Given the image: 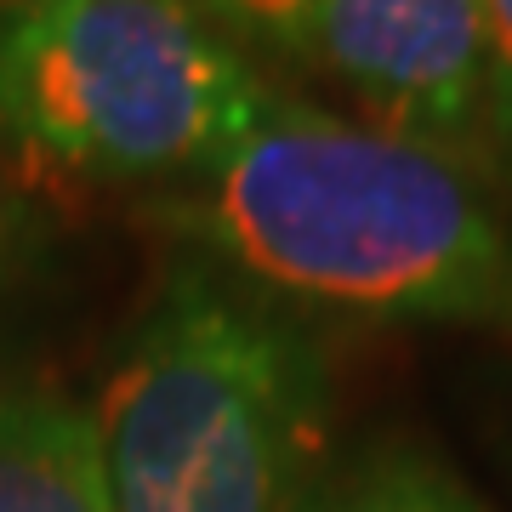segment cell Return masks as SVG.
Masks as SVG:
<instances>
[{"mask_svg":"<svg viewBox=\"0 0 512 512\" xmlns=\"http://www.w3.org/2000/svg\"><path fill=\"white\" fill-rule=\"evenodd\" d=\"M194 183V239L274 302L512 325V234L439 148L274 97Z\"/></svg>","mask_w":512,"mask_h":512,"instance_id":"cell-1","label":"cell"},{"mask_svg":"<svg viewBox=\"0 0 512 512\" xmlns=\"http://www.w3.org/2000/svg\"><path fill=\"white\" fill-rule=\"evenodd\" d=\"M325 359L274 296L177 268L97 393L114 512H308Z\"/></svg>","mask_w":512,"mask_h":512,"instance_id":"cell-2","label":"cell"},{"mask_svg":"<svg viewBox=\"0 0 512 512\" xmlns=\"http://www.w3.org/2000/svg\"><path fill=\"white\" fill-rule=\"evenodd\" d=\"M268 103L188 0H0V165L29 194L205 177Z\"/></svg>","mask_w":512,"mask_h":512,"instance_id":"cell-3","label":"cell"},{"mask_svg":"<svg viewBox=\"0 0 512 512\" xmlns=\"http://www.w3.org/2000/svg\"><path fill=\"white\" fill-rule=\"evenodd\" d=\"M302 57L387 137L439 148L450 160L484 143L478 0H319Z\"/></svg>","mask_w":512,"mask_h":512,"instance_id":"cell-4","label":"cell"},{"mask_svg":"<svg viewBox=\"0 0 512 512\" xmlns=\"http://www.w3.org/2000/svg\"><path fill=\"white\" fill-rule=\"evenodd\" d=\"M0 512H114L92 410L0 393Z\"/></svg>","mask_w":512,"mask_h":512,"instance_id":"cell-5","label":"cell"},{"mask_svg":"<svg viewBox=\"0 0 512 512\" xmlns=\"http://www.w3.org/2000/svg\"><path fill=\"white\" fill-rule=\"evenodd\" d=\"M308 512H490L439 456L416 444H370L325 473Z\"/></svg>","mask_w":512,"mask_h":512,"instance_id":"cell-6","label":"cell"},{"mask_svg":"<svg viewBox=\"0 0 512 512\" xmlns=\"http://www.w3.org/2000/svg\"><path fill=\"white\" fill-rule=\"evenodd\" d=\"M484 12V143L478 154L512 188V0H478Z\"/></svg>","mask_w":512,"mask_h":512,"instance_id":"cell-7","label":"cell"},{"mask_svg":"<svg viewBox=\"0 0 512 512\" xmlns=\"http://www.w3.org/2000/svg\"><path fill=\"white\" fill-rule=\"evenodd\" d=\"M222 40L245 46H279V52H302L308 18L319 0H188Z\"/></svg>","mask_w":512,"mask_h":512,"instance_id":"cell-8","label":"cell"},{"mask_svg":"<svg viewBox=\"0 0 512 512\" xmlns=\"http://www.w3.org/2000/svg\"><path fill=\"white\" fill-rule=\"evenodd\" d=\"M40 239H46V228H40L35 194L0 165V291L29 268V256L40 251Z\"/></svg>","mask_w":512,"mask_h":512,"instance_id":"cell-9","label":"cell"}]
</instances>
